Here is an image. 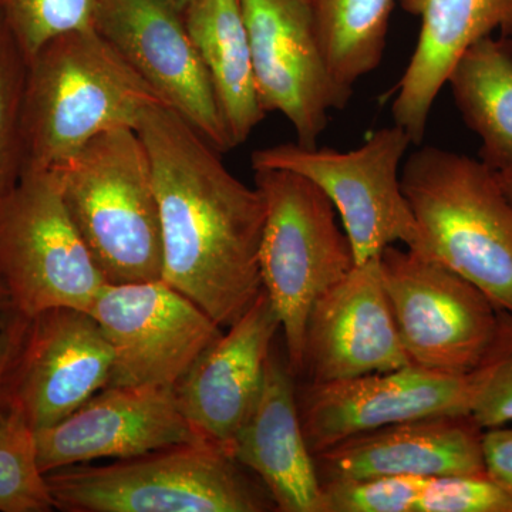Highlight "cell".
<instances>
[{"mask_svg": "<svg viewBox=\"0 0 512 512\" xmlns=\"http://www.w3.org/2000/svg\"><path fill=\"white\" fill-rule=\"evenodd\" d=\"M87 312L113 348L107 387H174L222 333L197 303L163 279L107 284Z\"/></svg>", "mask_w": 512, "mask_h": 512, "instance_id": "obj_10", "label": "cell"}, {"mask_svg": "<svg viewBox=\"0 0 512 512\" xmlns=\"http://www.w3.org/2000/svg\"><path fill=\"white\" fill-rule=\"evenodd\" d=\"M16 312L18 311H16L5 281H3L2 275H0V329L9 322Z\"/></svg>", "mask_w": 512, "mask_h": 512, "instance_id": "obj_32", "label": "cell"}, {"mask_svg": "<svg viewBox=\"0 0 512 512\" xmlns=\"http://www.w3.org/2000/svg\"><path fill=\"white\" fill-rule=\"evenodd\" d=\"M394 0H311L316 35L335 110L345 109L355 84L379 67L386 49Z\"/></svg>", "mask_w": 512, "mask_h": 512, "instance_id": "obj_23", "label": "cell"}, {"mask_svg": "<svg viewBox=\"0 0 512 512\" xmlns=\"http://www.w3.org/2000/svg\"><path fill=\"white\" fill-rule=\"evenodd\" d=\"M45 478L55 510L64 512L276 511L261 481L208 440L104 466L64 467Z\"/></svg>", "mask_w": 512, "mask_h": 512, "instance_id": "obj_5", "label": "cell"}, {"mask_svg": "<svg viewBox=\"0 0 512 512\" xmlns=\"http://www.w3.org/2000/svg\"><path fill=\"white\" fill-rule=\"evenodd\" d=\"M136 130L150 154L160 208L161 279L229 328L264 291V198L165 104L148 109Z\"/></svg>", "mask_w": 512, "mask_h": 512, "instance_id": "obj_1", "label": "cell"}, {"mask_svg": "<svg viewBox=\"0 0 512 512\" xmlns=\"http://www.w3.org/2000/svg\"><path fill=\"white\" fill-rule=\"evenodd\" d=\"M157 104L165 103L96 29L56 37L28 62L20 175L62 167L111 128H137Z\"/></svg>", "mask_w": 512, "mask_h": 512, "instance_id": "obj_2", "label": "cell"}, {"mask_svg": "<svg viewBox=\"0 0 512 512\" xmlns=\"http://www.w3.org/2000/svg\"><path fill=\"white\" fill-rule=\"evenodd\" d=\"M183 18L210 76L232 144L241 146L266 116L256 93L241 0H192Z\"/></svg>", "mask_w": 512, "mask_h": 512, "instance_id": "obj_21", "label": "cell"}, {"mask_svg": "<svg viewBox=\"0 0 512 512\" xmlns=\"http://www.w3.org/2000/svg\"><path fill=\"white\" fill-rule=\"evenodd\" d=\"M416 512H512V493L487 471L429 478Z\"/></svg>", "mask_w": 512, "mask_h": 512, "instance_id": "obj_29", "label": "cell"}, {"mask_svg": "<svg viewBox=\"0 0 512 512\" xmlns=\"http://www.w3.org/2000/svg\"><path fill=\"white\" fill-rule=\"evenodd\" d=\"M474 375L471 416L484 430L512 423V313L500 311L497 335Z\"/></svg>", "mask_w": 512, "mask_h": 512, "instance_id": "obj_28", "label": "cell"}, {"mask_svg": "<svg viewBox=\"0 0 512 512\" xmlns=\"http://www.w3.org/2000/svg\"><path fill=\"white\" fill-rule=\"evenodd\" d=\"M96 30L218 153L234 148L180 10L167 0H104Z\"/></svg>", "mask_w": 512, "mask_h": 512, "instance_id": "obj_11", "label": "cell"}, {"mask_svg": "<svg viewBox=\"0 0 512 512\" xmlns=\"http://www.w3.org/2000/svg\"><path fill=\"white\" fill-rule=\"evenodd\" d=\"M495 173H497L498 181H500L501 187H503L505 195H507L508 201L512 205V167L495 171Z\"/></svg>", "mask_w": 512, "mask_h": 512, "instance_id": "obj_33", "label": "cell"}, {"mask_svg": "<svg viewBox=\"0 0 512 512\" xmlns=\"http://www.w3.org/2000/svg\"><path fill=\"white\" fill-rule=\"evenodd\" d=\"M254 171L255 187L265 202L262 285L281 320L286 363L299 375L313 303L352 272L355 252L336 220L338 212L318 185L288 170Z\"/></svg>", "mask_w": 512, "mask_h": 512, "instance_id": "obj_6", "label": "cell"}, {"mask_svg": "<svg viewBox=\"0 0 512 512\" xmlns=\"http://www.w3.org/2000/svg\"><path fill=\"white\" fill-rule=\"evenodd\" d=\"M485 471L512 493V427L484 430Z\"/></svg>", "mask_w": 512, "mask_h": 512, "instance_id": "obj_31", "label": "cell"}, {"mask_svg": "<svg viewBox=\"0 0 512 512\" xmlns=\"http://www.w3.org/2000/svg\"><path fill=\"white\" fill-rule=\"evenodd\" d=\"M429 478L373 476L322 481L325 512H416Z\"/></svg>", "mask_w": 512, "mask_h": 512, "instance_id": "obj_27", "label": "cell"}, {"mask_svg": "<svg viewBox=\"0 0 512 512\" xmlns=\"http://www.w3.org/2000/svg\"><path fill=\"white\" fill-rule=\"evenodd\" d=\"M453 99L480 137V160L512 167V39L488 36L470 47L448 77Z\"/></svg>", "mask_w": 512, "mask_h": 512, "instance_id": "obj_22", "label": "cell"}, {"mask_svg": "<svg viewBox=\"0 0 512 512\" xmlns=\"http://www.w3.org/2000/svg\"><path fill=\"white\" fill-rule=\"evenodd\" d=\"M29 318L16 312L0 329V423L12 412V386Z\"/></svg>", "mask_w": 512, "mask_h": 512, "instance_id": "obj_30", "label": "cell"}, {"mask_svg": "<svg viewBox=\"0 0 512 512\" xmlns=\"http://www.w3.org/2000/svg\"><path fill=\"white\" fill-rule=\"evenodd\" d=\"M113 348L87 311L53 308L29 319L12 386V410L33 430L59 423L109 386Z\"/></svg>", "mask_w": 512, "mask_h": 512, "instance_id": "obj_14", "label": "cell"}, {"mask_svg": "<svg viewBox=\"0 0 512 512\" xmlns=\"http://www.w3.org/2000/svg\"><path fill=\"white\" fill-rule=\"evenodd\" d=\"M26 63L0 13V200L22 173V111Z\"/></svg>", "mask_w": 512, "mask_h": 512, "instance_id": "obj_26", "label": "cell"}, {"mask_svg": "<svg viewBox=\"0 0 512 512\" xmlns=\"http://www.w3.org/2000/svg\"><path fill=\"white\" fill-rule=\"evenodd\" d=\"M413 365L384 291L379 256L356 265L313 303L303 372L329 383Z\"/></svg>", "mask_w": 512, "mask_h": 512, "instance_id": "obj_16", "label": "cell"}, {"mask_svg": "<svg viewBox=\"0 0 512 512\" xmlns=\"http://www.w3.org/2000/svg\"><path fill=\"white\" fill-rule=\"evenodd\" d=\"M293 376L288 363L269 356L261 394L228 451L259 478L276 511L325 512L322 480L303 433Z\"/></svg>", "mask_w": 512, "mask_h": 512, "instance_id": "obj_19", "label": "cell"}, {"mask_svg": "<svg viewBox=\"0 0 512 512\" xmlns=\"http://www.w3.org/2000/svg\"><path fill=\"white\" fill-rule=\"evenodd\" d=\"M412 146L406 130L394 124L375 131L355 150L281 144L256 150L251 163L254 170H288L318 185L338 212L360 265L397 242L421 249L419 225L400 180Z\"/></svg>", "mask_w": 512, "mask_h": 512, "instance_id": "obj_8", "label": "cell"}, {"mask_svg": "<svg viewBox=\"0 0 512 512\" xmlns=\"http://www.w3.org/2000/svg\"><path fill=\"white\" fill-rule=\"evenodd\" d=\"M167 2L173 5L175 9L180 10L181 13H184V10L187 9L192 0H167Z\"/></svg>", "mask_w": 512, "mask_h": 512, "instance_id": "obj_34", "label": "cell"}, {"mask_svg": "<svg viewBox=\"0 0 512 512\" xmlns=\"http://www.w3.org/2000/svg\"><path fill=\"white\" fill-rule=\"evenodd\" d=\"M55 510L37 464L35 430L12 410L0 423V512Z\"/></svg>", "mask_w": 512, "mask_h": 512, "instance_id": "obj_24", "label": "cell"}, {"mask_svg": "<svg viewBox=\"0 0 512 512\" xmlns=\"http://www.w3.org/2000/svg\"><path fill=\"white\" fill-rule=\"evenodd\" d=\"M474 375L417 365L329 383H309L298 399L313 457L342 441L402 421L471 414Z\"/></svg>", "mask_w": 512, "mask_h": 512, "instance_id": "obj_12", "label": "cell"}, {"mask_svg": "<svg viewBox=\"0 0 512 512\" xmlns=\"http://www.w3.org/2000/svg\"><path fill=\"white\" fill-rule=\"evenodd\" d=\"M104 0H0L26 63L56 37L96 29Z\"/></svg>", "mask_w": 512, "mask_h": 512, "instance_id": "obj_25", "label": "cell"}, {"mask_svg": "<svg viewBox=\"0 0 512 512\" xmlns=\"http://www.w3.org/2000/svg\"><path fill=\"white\" fill-rule=\"evenodd\" d=\"M227 329L197 357L173 390L197 436L228 451L261 394L272 343L281 329L265 289Z\"/></svg>", "mask_w": 512, "mask_h": 512, "instance_id": "obj_17", "label": "cell"}, {"mask_svg": "<svg viewBox=\"0 0 512 512\" xmlns=\"http://www.w3.org/2000/svg\"><path fill=\"white\" fill-rule=\"evenodd\" d=\"M483 437V427L471 414H441L357 434L315 461L322 481L484 473Z\"/></svg>", "mask_w": 512, "mask_h": 512, "instance_id": "obj_18", "label": "cell"}, {"mask_svg": "<svg viewBox=\"0 0 512 512\" xmlns=\"http://www.w3.org/2000/svg\"><path fill=\"white\" fill-rule=\"evenodd\" d=\"M309 2H311V0H309Z\"/></svg>", "mask_w": 512, "mask_h": 512, "instance_id": "obj_35", "label": "cell"}, {"mask_svg": "<svg viewBox=\"0 0 512 512\" xmlns=\"http://www.w3.org/2000/svg\"><path fill=\"white\" fill-rule=\"evenodd\" d=\"M241 6L262 109L284 114L299 146H318L335 96L311 2L241 0Z\"/></svg>", "mask_w": 512, "mask_h": 512, "instance_id": "obj_13", "label": "cell"}, {"mask_svg": "<svg viewBox=\"0 0 512 512\" xmlns=\"http://www.w3.org/2000/svg\"><path fill=\"white\" fill-rule=\"evenodd\" d=\"M384 291L413 365L471 373L493 345L497 305L437 259L387 247L379 256Z\"/></svg>", "mask_w": 512, "mask_h": 512, "instance_id": "obj_9", "label": "cell"}, {"mask_svg": "<svg viewBox=\"0 0 512 512\" xmlns=\"http://www.w3.org/2000/svg\"><path fill=\"white\" fill-rule=\"evenodd\" d=\"M56 170L67 211L107 284L163 278L153 167L136 128H111Z\"/></svg>", "mask_w": 512, "mask_h": 512, "instance_id": "obj_4", "label": "cell"}, {"mask_svg": "<svg viewBox=\"0 0 512 512\" xmlns=\"http://www.w3.org/2000/svg\"><path fill=\"white\" fill-rule=\"evenodd\" d=\"M0 275L20 315L89 311L107 285L64 204L57 170L28 171L0 200Z\"/></svg>", "mask_w": 512, "mask_h": 512, "instance_id": "obj_7", "label": "cell"}, {"mask_svg": "<svg viewBox=\"0 0 512 512\" xmlns=\"http://www.w3.org/2000/svg\"><path fill=\"white\" fill-rule=\"evenodd\" d=\"M421 20L419 40L397 84L394 124L420 146L434 103L458 60L471 46L498 32L512 36V0H400Z\"/></svg>", "mask_w": 512, "mask_h": 512, "instance_id": "obj_20", "label": "cell"}, {"mask_svg": "<svg viewBox=\"0 0 512 512\" xmlns=\"http://www.w3.org/2000/svg\"><path fill=\"white\" fill-rule=\"evenodd\" d=\"M400 180L419 225V254L453 269L512 313V205L495 170L429 146L407 157Z\"/></svg>", "mask_w": 512, "mask_h": 512, "instance_id": "obj_3", "label": "cell"}, {"mask_svg": "<svg viewBox=\"0 0 512 512\" xmlns=\"http://www.w3.org/2000/svg\"><path fill=\"white\" fill-rule=\"evenodd\" d=\"M43 474L96 460H126L202 440L185 420L173 387L114 386L66 419L35 431Z\"/></svg>", "mask_w": 512, "mask_h": 512, "instance_id": "obj_15", "label": "cell"}]
</instances>
